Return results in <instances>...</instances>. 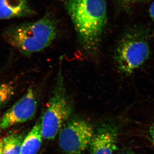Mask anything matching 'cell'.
Instances as JSON below:
<instances>
[{
  "label": "cell",
  "instance_id": "17",
  "mask_svg": "<svg viewBox=\"0 0 154 154\" xmlns=\"http://www.w3.org/2000/svg\"><path fill=\"white\" fill-rule=\"evenodd\" d=\"M2 126H1V122H0V133H1V131H2Z\"/></svg>",
  "mask_w": 154,
  "mask_h": 154
},
{
  "label": "cell",
  "instance_id": "2",
  "mask_svg": "<svg viewBox=\"0 0 154 154\" xmlns=\"http://www.w3.org/2000/svg\"><path fill=\"white\" fill-rule=\"evenodd\" d=\"M57 23L48 13L34 22L14 25L4 33L7 42L22 54L29 56L49 46L57 36Z\"/></svg>",
  "mask_w": 154,
  "mask_h": 154
},
{
  "label": "cell",
  "instance_id": "11",
  "mask_svg": "<svg viewBox=\"0 0 154 154\" xmlns=\"http://www.w3.org/2000/svg\"><path fill=\"white\" fill-rule=\"evenodd\" d=\"M15 87L11 82L0 84V108L4 107L10 101L14 94Z\"/></svg>",
  "mask_w": 154,
  "mask_h": 154
},
{
  "label": "cell",
  "instance_id": "7",
  "mask_svg": "<svg viewBox=\"0 0 154 154\" xmlns=\"http://www.w3.org/2000/svg\"><path fill=\"white\" fill-rule=\"evenodd\" d=\"M120 130V125L113 122L99 125L89 146L90 154H113L117 149Z\"/></svg>",
  "mask_w": 154,
  "mask_h": 154
},
{
  "label": "cell",
  "instance_id": "15",
  "mask_svg": "<svg viewBox=\"0 0 154 154\" xmlns=\"http://www.w3.org/2000/svg\"><path fill=\"white\" fill-rule=\"evenodd\" d=\"M117 154H137L131 151L126 150L120 152Z\"/></svg>",
  "mask_w": 154,
  "mask_h": 154
},
{
  "label": "cell",
  "instance_id": "6",
  "mask_svg": "<svg viewBox=\"0 0 154 154\" xmlns=\"http://www.w3.org/2000/svg\"><path fill=\"white\" fill-rule=\"evenodd\" d=\"M37 102L32 88L5 113L0 120L2 129H6L15 125L31 120L36 113Z\"/></svg>",
  "mask_w": 154,
  "mask_h": 154
},
{
  "label": "cell",
  "instance_id": "9",
  "mask_svg": "<svg viewBox=\"0 0 154 154\" xmlns=\"http://www.w3.org/2000/svg\"><path fill=\"white\" fill-rule=\"evenodd\" d=\"M43 139L40 119L25 136L20 154H36L40 148Z\"/></svg>",
  "mask_w": 154,
  "mask_h": 154
},
{
  "label": "cell",
  "instance_id": "13",
  "mask_svg": "<svg viewBox=\"0 0 154 154\" xmlns=\"http://www.w3.org/2000/svg\"><path fill=\"white\" fill-rule=\"evenodd\" d=\"M149 13L151 18L154 22V1L152 2L149 9Z\"/></svg>",
  "mask_w": 154,
  "mask_h": 154
},
{
  "label": "cell",
  "instance_id": "16",
  "mask_svg": "<svg viewBox=\"0 0 154 154\" xmlns=\"http://www.w3.org/2000/svg\"><path fill=\"white\" fill-rule=\"evenodd\" d=\"M120 1H122V2H133V1H135V0H119Z\"/></svg>",
  "mask_w": 154,
  "mask_h": 154
},
{
  "label": "cell",
  "instance_id": "8",
  "mask_svg": "<svg viewBox=\"0 0 154 154\" xmlns=\"http://www.w3.org/2000/svg\"><path fill=\"white\" fill-rule=\"evenodd\" d=\"M35 14L28 0H0V19L30 17Z\"/></svg>",
  "mask_w": 154,
  "mask_h": 154
},
{
  "label": "cell",
  "instance_id": "4",
  "mask_svg": "<svg viewBox=\"0 0 154 154\" xmlns=\"http://www.w3.org/2000/svg\"><path fill=\"white\" fill-rule=\"evenodd\" d=\"M150 53L148 34L144 30L133 29L122 36L114 51L119 70L130 75L148 59Z\"/></svg>",
  "mask_w": 154,
  "mask_h": 154
},
{
  "label": "cell",
  "instance_id": "12",
  "mask_svg": "<svg viewBox=\"0 0 154 154\" xmlns=\"http://www.w3.org/2000/svg\"><path fill=\"white\" fill-rule=\"evenodd\" d=\"M149 135L152 143L154 145V122L149 129Z\"/></svg>",
  "mask_w": 154,
  "mask_h": 154
},
{
  "label": "cell",
  "instance_id": "3",
  "mask_svg": "<svg viewBox=\"0 0 154 154\" xmlns=\"http://www.w3.org/2000/svg\"><path fill=\"white\" fill-rule=\"evenodd\" d=\"M61 63V60L55 85L46 110L40 119L42 137L46 140H52L56 137L73 111L72 103L66 88Z\"/></svg>",
  "mask_w": 154,
  "mask_h": 154
},
{
  "label": "cell",
  "instance_id": "5",
  "mask_svg": "<svg viewBox=\"0 0 154 154\" xmlns=\"http://www.w3.org/2000/svg\"><path fill=\"white\" fill-rule=\"evenodd\" d=\"M94 133L90 122L82 119H73L60 130L59 145L66 154H82L90 146Z\"/></svg>",
  "mask_w": 154,
  "mask_h": 154
},
{
  "label": "cell",
  "instance_id": "1",
  "mask_svg": "<svg viewBox=\"0 0 154 154\" xmlns=\"http://www.w3.org/2000/svg\"><path fill=\"white\" fill-rule=\"evenodd\" d=\"M64 4L83 48L95 53L107 21L105 0H65Z\"/></svg>",
  "mask_w": 154,
  "mask_h": 154
},
{
  "label": "cell",
  "instance_id": "10",
  "mask_svg": "<svg viewBox=\"0 0 154 154\" xmlns=\"http://www.w3.org/2000/svg\"><path fill=\"white\" fill-rule=\"evenodd\" d=\"M25 137L24 134L16 133L4 139V154H20Z\"/></svg>",
  "mask_w": 154,
  "mask_h": 154
},
{
  "label": "cell",
  "instance_id": "14",
  "mask_svg": "<svg viewBox=\"0 0 154 154\" xmlns=\"http://www.w3.org/2000/svg\"><path fill=\"white\" fill-rule=\"evenodd\" d=\"M4 139L0 140V154H4Z\"/></svg>",
  "mask_w": 154,
  "mask_h": 154
}]
</instances>
